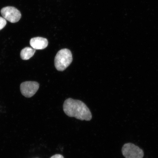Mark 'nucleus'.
Masks as SVG:
<instances>
[{
  "mask_svg": "<svg viewBox=\"0 0 158 158\" xmlns=\"http://www.w3.org/2000/svg\"><path fill=\"white\" fill-rule=\"evenodd\" d=\"M6 24V20L4 18L0 17V31L3 29Z\"/></svg>",
  "mask_w": 158,
  "mask_h": 158,
  "instance_id": "obj_8",
  "label": "nucleus"
},
{
  "mask_svg": "<svg viewBox=\"0 0 158 158\" xmlns=\"http://www.w3.org/2000/svg\"><path fill=\"white\" fill-rule=\"evenodd\" d=\"M73 61V55L69 49L59 51L55 57V66L57 70L63 71L69 66Z\"/></svg>",
  "mask_w": 158,
  "mask_h": 158,
  "instance_id": "obj_2",
  "label": "nucleus"
},
{
  "mask_svg": "<svg viewBox=\"0 0 158 158\" xmlns=\"http://www.w3.org/2000/svg\"><path fill=\"white\" fill-rule=\"evenodd\" d=\"M1 13L4 18L12 23L18 22L21 17L20 11L14 7H3L1 10Z\"/></svg>",
  "mask_w": 158,
  "mask_h": 158,
  "instance_id": "obj_4",
  "label": "nucleus"
},
{
  "mask_svg": "<svg viewBox=\"0 0 158 158\" xmlns=\"http://www.w3.org/2000/svg\"><path fill=\"white\" fill-rule=\"evenodd\" d=\"M50 158H64L63 156L59 154H56V155L53 156Z\"/></svg>",
  "mask_w": 158,
  "mask_h": 158,
  "instance_id": "obj_9",
  "label": "nucleus"
},
{
  "mask_svg": "<svg viewBox=\"0 0 158 158\" xmlns=\"http://www.w3.org/2000/svg\"><path fill=\"white\" fill-rule=\"evenodd\" d=\"M122 152L126 158H143L144 156L143 150L132 143L124 144L122 148Z\"/></svg>",
  "mask_w": 158,
  "mask_h": 158,
  "instance_id": "obj_3",
  "label": "nucleus"
},
{
  "mask_svg": "<svg viewBox=\"0 0 158 158\" xmlns=\"http://www.w3.org/2000/svg\"><path fill=\"white\" fill-rule=\"evenodd\" d=\"M39 87V84L36 82L27 81L21 84L20 90L23 96L30 98L34 95Z\"/></svg>",
  "mask_w": 158,
  "mask_h": 158,
  "instance_id": "obj_5",
  "label": "nucleus"
},
{
  "mask_svg": "<svg viewBox=\"0 0 158 158\" xmlns=\"http://www.w3.org/2000/svg\"><path fill=\"white\" fill-rule=\"evenodd\" d=\"M35 50L30 47H26L21 50L20 56L22 59L27 60L30 59L34 55Z\"/></svg>",
  "mask_w": 158,
  "mask_h": 158,
  "instance_id": "obj_7",
  "label": "nucleus"
},
{
  "mask_svg": "<svg viewBox=\"0 0 158 158\" xmlns=\"http://www.w3.org/2000/svg\"><path fill=\"white\" fill-rule=\"evenodd\" d=\"M63 109L64 113L69 117L86 121H90L92 119V115L90 110L81 101L72 98L67 99L64 102Z\"/></svg>",
  "mask_w": 158,
  "mask_h": 158,
  "instance_id": "obj_1",
  "label": "nucleus"
},
{
  "mask_svg": "<svg viewBox=\"0 0 158 158\" xmlns=\"http://www.w3.org/2000/svg\"><path fill=\"white\" fill-rule=\"evenodd\" d=\"M47 39L41 37H36L31 39L30 44L31 47L35 49L41 50L46 48L48 45Z\"/></svg>",
  "mask_w": 158,
  "mask_h": 158,
  "instance_id": "obj_6",
  "label": "nucleus"
}]
</instances>
